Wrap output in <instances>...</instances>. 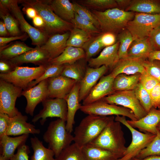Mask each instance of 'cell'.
<instances>
[{"label":"cell","instance_id":"cell-1","mask_svg":"<svg viewBox=\"0 0 160 160\" xmlns=\"http://www.w3.org/2000/svg\"><path fill=\"white\" fill-rule=\"evenodd\" d=\"M24 7L34 9L43 19L44 26L42 30L49 37L53 35L70 31L73 26L71 22L61 18L52 11L46 0H18Z\"/></svg>","mask_w":160,"mask_h":160},{"label":"cell","instance_id":"cell-2","mask_svg":"<svg viewBox=\"0 0 160 160\" xmlns=\"http://www.w3.org/2000/svg\"><path fill=\"white\" fill-rule=\"evenodd\" d=\"M121 124L114 120L111 121L89 144L111 153L119 159L121 158L127 147Z\"/></svg>","mask_w":160,"mask_h":160},{"label":"cell","instance_id":"cell-3","mask_svg":"<svg viewBox=\"0 0 160 160\" xmlns=\"http://www.w3.org/2000/svg\"><path fill=\"white\" fill-rule=\"evenodd\" d=\"M114 119L113 116H105L88 115L81 120L75 129L74 143L81 148L90 144Z\"/></svg>","mask_w":160,"mask_h":160},{"label":"cell","instance_id":"cell-4","mask_svg":"<svg viewBox=\"0 0 160 160\" xmlns=\"http://www.w3.org/2000/svg\"><path fill=\"white\" fill-rule=\"evenodd\" d=\"M92 12L98 21L100 30L103 32L119 33L126 28L128 23L134 17V12L117 8L104 11L92 10Z\"/></svg>","mask_w":160,"mask_h":160},{"label":"cell","instance_id":"cell-5","mask_svg":"<svg viewBox=\"0 0 160 160\" xmlns=\"http://www.w3.org/2000/svg\"><path fill=\"white\" fill-rule=\"evenodd\" d=\"M43 138L48 144V148L54 152L55 158L73 141V136L66 129V121L59 118L49 123Z\"/></svg>","mask_w":160,"mask_h":160},{"label":"cell","instance_id":"cell-6","mask_svg":"<svg viewBox=\"0 0 160 160\" xmlns=\"http://www.w3.org/2000/svg\"><path fill=\"white\" fill-rule=\"evenodd\" d=\"M18 0H0V4L7 8L17 20L20 30L30 38L32 44L41 47L49 37L44 31L33 27L25 19L18 5Z\"/></svg>","mask_w":160,"mask_h":160},{"label":"cell","instance_id":"cell-7","mask_svg":"<svg viewBox=\"0 0 160 160\" xmlns=\"http://www.w3.org/2000/svg\"><path fill=\"white\" fill-rule=\"evenodd\" d=\"M48 64L31 67L17 66L9 73H0V79L25 90L44 74Z\"/></svg>","mask_w":160,"mask_h":160},{"label":"cell","instance_id":"cell-8","mask_svg":"<svg viewBox=\"0 0 160 160\" xmlns=\"http://www.w3.org/2000/svg\"><path fill=\"white\" fill-rule=\"evenodd\" d=\"M160 25V14L138 13L127 23L126 28L132 34L134 41L148 38L152 31Z\"/></svg>","mask_w":160,"mask_h":160},{"label":"cell","instance_id":"cell-9","mask_svg":"<svg viewBox=\"0 0 160 160\" xmlns=\"http://www.w3.org/2000/svg\"><path fill=\"white\" fill-rule=\"evenodd\" d=\"M114 120L119 121L129 130L132 134V140L127 148L124 156L118 160H130L135 157L143 149L146 148L156 136L150 133H142L132 127L127 123L124 116H116Z\"/></svg>","mask_w":160,"mask_h":160},{"label":"cell","instance_id":"cell-10","mask_svg":"<svg viewBox=\"0 0 160 160\" xmlns=\"http://www.w3.org/2000/svg\"><path fill=\"white\" fill-rule=\"evenodd\" d=\"M102 100L108 103L131 110L137 120L144 117L147 113L136 97L134 90L114 92Z\"/></svg>","mask_w":160,"mask_h":160},{"label":"cell","instance_id":"cell-11","mask_svg":"<svg viewBox=\"0 0 160 160\" xmlns=\"http://www.w3.org/2000/svg\"><path fill=\"white\" fill-rule=\"evenodd\" d=\"M80 110L88 115L105 116L119 115L127 117L133 121L137 120L131 110L121 106L108 103L102 100L81 105Z\"/></svg>","mask_w":160,"mask_h":160},{"label":"cell","instance_id":"cell-12","mask_svg":"<svg viewBox=\"0 0 160 160\" xmlns=\"http://www.w3.org/2000/svg\"><path fill=\"white\" fill-rule=\"evenodd\" d=\"M23 90L0 79V113L6 114L11 118L17 114L19 111L15 106L16 101L21 96Z\"/></svg>","mask_w":160,"mask_h":160},{"label":"cell","instance_id":"cell-13","mask_svg":"<svg viewBox=\"0 0 160 160\" xmlns=\"http://www.w3.org/2000/svg\"><path fill=\"white\" fill-rule=\"evenodd\" d=\"M43 108L35 115L32 122L35 123L39 119L43 125L48 117H57L66 121L67 114V105L65 100L63 98H48L43 101Z\"/></svg>","mask_w":160,"mask_h":160},{"label":"cell","instance_id":"cell-14","mask_svg":"<svg viewBox=\"0 0 160 160\" xmlns=\"http://www.w3.org/2000/svg\"><path fill=\"white\" fill-rule=\"evenodd\" d=\"M21 95L24 96L27 101L25 112L33 116L36 106L48 98L47 79L33 87L23 90Z\"/></svg>","mask_w":160,"mask_h":160},{"label":"cell","instance_id":"cell-15","mask_svg":"<svg viewBox=\"0 0 160 160\" xmlns=\"http://www.w3.org/2000/svg\"><path fill=\"white\" fill-rule=\"evenodd\" d=\"M47 81L48 98L64 99L77 82L62 75L49 78Z\"/></svg>","mask_w":160,"mask_h":160},{"label":"cell","instance_id":"cell-16","mask_svg":"<svg viewBox=\"0 0 160 160\" xmlns=\"http://www.w3.org/2000/svg\"><path fill=\"white\" fill-rule=\"evenodd\" d=\"M119 42L105 47L97 57L92 58L87 61L89 67L98 68L104 65L108 68H113L119 60L118 50Z\"/></svg>","mask_w":160,"mask_h":160},{"label":"cell","instance_id":"cell-17","mask_svg":"<svg viewBox=\"0 0 160 160\" xmlns=\"http://www.w3.org/2000/svg\"><path fill=\"white\" fill-rule=\"evenodd\" d=\"M108 68L104 65L98 68L87 67L85 75L79 82L80 102L86 97L98 81L105 73Z\"/></svg>","mask_w":160,"mask_h":160},{"label":"cell","instance_id":"cell-18","mask_svg":"<svg viewBox=\"0 0 160 160\" xmlns=\"http://www.w3.org/2000/svg\"><path fill=\"white\" fill-rule=\"evenodd\" d=\"M114 78L110 74L103 76L99 82L92 89L83 100V105H86L101 100L113 92L112 86Z\"/></svg>","mask_w":160,"mask_h":160},{"label":"cell","instance_id":"cell-19","mask_svg":"<svg viewBox=\"0 0 160 160\" xmlns=\"http://www.w3.org/2000/svg\"><path fill=\"white\" fill-rule=\"evenodd\" d=\"M50 58L48 53L40 47L36 46L16 57L9 60L15 67L24 63H31L39 66L49 64Z\"/></svg>","mask_w":160,"mask_h":160},{"label":"cell","instance_id":"cell-20","mask_svg":"<svg viewBox=\"0 0 160 160\" xmlns=\"http://www.w3.org/2000/svg\"><path fill=\"white\" fill-rule=\"evenodd\" d=\"M127 123L134 128H137L140 131L156 135L157 126L160 122V109L152 107L147 115L136 121L127 120Z\"/></svg>","mask_w":160,"mask_h":160},{"label":"cell","instance_id":"cell-21","mask_svg":"<svg viewBox=\"0 0 160 160\" xmlns=\"http://www.w3.org/2000/svg\"><path fill=\"white\" fill-rule=\"evenodd\" d=\"M28 117L20 112L15 116L10 117L9 127L6 135L10 136L21 135L31 134H38L40 130L33 124L27 122Z\"/></svg>","mask_w":160,"mask_h":160},{"label":"cell","instance_id":"cell-22","mask_svg":"<svg viewBox=\"0 0 160 160\" xmlns=\"http://www.w3.org/2000/svg\"><path fill=\"white\" fill-rule=\"evenodd\" d=\"M144 60L128 57L119 59L110 74L115 78L121 73L127 75L141 74L145 71L143 64Z\"/></svg>","mask_w":160,"mask_h":160},{"label":"cell","instance_id":"cell-23","mask_svg":"<svg viewBox=\"0 0 160 160\" xmlns=\"http://www.w3.org/2000/svg\"><path fill=\"white\" fill-rule=\"evenodd\" d=\"M79 82H76L70 92L65 99L67 105V114L66 127L67 130L71 133L75 121V114L81 106L79 101Z\"/></svg>","mask_w":160,"mask_h":160},{"label":"cell","instance_id":"cell-24","mask_svg":"<svg viewBox=\"0 0 160 160\" xmlns=\"http://www.w3.org/2000/svg\"><path fill=\"white\" fill-rule=\"evenodd\" d=\"M70 35L68 31L52 35L40 47L48 53L51 60L54 59L62 54L67 47V41Z\"/></svg>","mask_w":160,"mask_h":160},{"label":"cell","instance_id":"cell-25","mask_svg":"<svg viewBox=\"0 0 160 160\" xmlns=\"http://www.w3.org/2000/svg\"><path fill=\"white\" fill-rule=\"evenodd\" d=\"M29 135V134H25L12 137L5 135L0 137V155L9 160L15 154V150L25 144Z\"/></svg>","mask_w":160,"mask_h":160},{"label":"cell","instance_id":"cell-26","mask_svg":"<svg viewBox=\"0 0 160 160\" xmlns=\"http://www.w3.org/2000/svg\"><path fill=\"white\" fill-rule=\"evenodd\" d=\"M85 57V51L82 48L67 46L62 54L57 57L50 60L49 63L57 65L71 64Z\"/></svg>","mask_w":160,"mask_h":160},{"label":"cell","instance_id":"cell-27","mask_svg":"<svg viewBox=\"0 0 160 160\" xmlns=\"http://www.w3.org/2000/svg\"><path fill=\"white\" fill-rule=\"evenodd\" d=\"M54 12L62 19L71 22L75 12L73 3L68 0H46Z\"/></svg>","mask_w":160,"mask_h":160},{"label":"cell","instance_id":"cell-28","mask_svg":"<svg viewBox=\"0 0 160 160\" xmlns=\"http://www.w3.org/2000/svg\"><path fill=\"white\" fill-rule=\"evenodd\" d=\"M125 11L149 14H159L160 1L155 0H131Z\"/></svg>","mask_w":160,"mask_h":160},{"label":"cell","instance_id":"cell-29","mask_svg":"<svg viewBox=\"0 0 160 160\" xmlns=\"http://www.w3.org/2000/svg\"><path fill=\"white\" fill-rule=\"evenodd\" d=\"M140 73L127 75L121 73L114 79L112 86L113 92L134 90L139 82Z\"/></svg>","mask_w":160,"mask_h":160},{"label":"cell","instance_id":"cell-30","mask_svg":"<svg viewBox=\"0 0 160 160\" xmlns=\"http://www.w3.org/2000/svg\"><path fill=\"white\" fill-rule=\"evenodd\" d=\"M152 51L148 38L134 40L128 50L127 57L146 59Z\"/></svg>","mask_w":160,"mask_h":160},{"label":"cell","instance_id":"cell-31","mask_svg":"<svg viewBox=\"0 0 160 160\" xmlns=\"http://www.w3.org/2000/svg\"><path fill=\"white\" fill-rule=\"evenodd\" d=\"M85 160H118L116 156L107 151L88 144L81 148Z\"/></svg>","mask_w":160,"mask_h":160},{"label":"cell","instance_id":"cell-32","mask_svg":"<svg viewBox=\"0 0 160 160\" xmlns=\"http://www.w3.org/2000/svg\"><path fill=\"white\" fill-rule=\"evenodd\" d=\"M23 42L16 41L0 48V60H10L32 49Z\"/></svg>","mask_w":160,"mask_h":160},{"label":"cell","instance_id":"cell-33","mask_svg":"<svg viewBox=\"0 0 160 160\" xmlns=\"http://www.w3.org/2000/svg\"><path fill=\"white\" fill-rule=\"evenodd\" d=\"M30 141L33 151L31 160H56L54 158L55 154L53 151L45 147L37 137H31Z\"/></svg>","mask_w":160,"mask_h":160},{"label":"cell","instance_id":"cell-34","mask_svg":"<svg viewBox=\"0 0 160 160\" xmlns=\"http://www.w3.org/2000/svg\"><path fill=\"white\" fill-rule=\"evenodd\" d=\"M0 17L10 36H16L23 34L18 23L15 18L6 8L0 4Z\"/></svg>","mask_w":160,"mask_h":160},{"label":"cell","instance_id":"cell-35","mask_svg":"<svg viewBox=\"0 0 160 160\" xmlns=\"http://www.w3.org/2000/svg\"><path fill=\"white\" fill-rule=\"evenodd\" d=\"M76 62L71 64H65L61 75L80 82L85 75L87 68Z\"/></svg>","mask_w":160,"mask_h":160},{"label":"cell","instance_id":"cell-36","mask_svg":"<svg viewBox=\"0 0 160 160\" xmlns=\"http://www.w3.org/2000/svg\"><path fill=\"white\" fill-rule=\"evenodd\" d=\"M67 46L82 48L92 37L91 34L82 30L73 28L70 31Z\"/></svg>","mask_w":160,"mask_h":160},{"label":"cell","instance_id":"cell-37","mask_svg":"<svg viewBox=\"0 0 160 160\" xmlns=\"http://www.w3.org/2000/svg\"><path fill=\"white\" fill-rule=\"evenodd\" d=\"M117 38L119 42L118 50L119 59L127 58L128 50L134 41L133 36L130 32L126 28L119 33Z\"/></svg>","mask_w":160,"mask_h":160},{"label":"cell","instance_id":"cell-38","mask_svg":"<svg viewBox=\"0 0 160 160\" xmlns=\"http://www.w3.org/2000/svg\"><path fill=\"white\" fill-rule=\"evenodd\" d=\"M56 160H85L81 149L74 143L64 149Z\"/></svg>","mask_w":160,"mask_h":160},{"label":"cell","instance_id":"cell-39","mask_svg":"<svg viewBox=\"0 0 160 160\" xmlns=\"http://www.w3.org/2000/svg\"><path fill=\"white\" fill-rule=\"evenodd\" d=\"M152 155L160 156V132L158 129L156 136L152 142L135 158L143 159Z\"/></svg>","mask_w":160,"mask_h":160},{"label":"cell","instance_id":"cell-40","mask_svg":"<svg viewBox=\"0 0 160 160\" xmlns=\"http://www.w3.org/2000/svg\"><path fill=\"white\" fill-rule=\"evenodd\" d=\"M64 65L65 64L57 65L49 63L44 74L38 79L32 81L27 89L34 87L45 79L61 75Z\"/></svg>","mask_w":160,"mask_h":160},{"label":"cell","instance_id":"cell-41","mask_svg":"<svg viewBox=\"0 0 160 160\" xmlns=\"http://www.w3.org/2000/svg\"><path fill=\"white\" fill-rule=\"evenodd\" d=\"M73 27L84 31L89 33H100V30L91 22L79 16L75 12L74 18L71 21Z\"/></svg>","mask_w":160,"mask_h":160},{"label":"cell","instance_id":"cell-42","mask_svg":"<svg viewBox=\"0 0 160 160\" xmlns=\"http://www.w3.org/2000/svg\"><path fill=\"white\" fill-rule=\"evenodd\" d=\"M103 48L100 41L99 36L92 37L82 47L85 53L86 60L87 61Z\"/></svg>","mask_w":160,"mask_h":160},{"label":"cell","instance_id":"cell-43","mask_svg":"<svg viewBox=\"0 0 160 160\" xmlns=\"http://www.w3.org/2000/svg\"><path fill=\"white\" fill-rule=\"evenodd\" d=\"M136 97L148 113L153 107L149 93L139 82L134 90Z\"/></svg>","mask_w":160,"mask_h":160},{"label":"cell","instance_id":"cell-44","mask_svg":"<svg viewBox=\"0 0 160 160\" xmlns=\"http://www.w3.org/2000/svg\"><path fill=\"white\" fill-rule=\"evenodd\" d=\"M81 2L88 7L96 9H108L118 7L115 0H85Z\"/></svg>","mask_w":160,"mask_h":160},{"label":"cell","instance_id":"cell-45","mask_svg":"<svg viewBox=\"0 0 160 160\" xmlns=\"http://www.w3.org/2000/svg\"><path fill=\"white\" fill-rule=\"evenodd\" d=\"M73 3L75 12L81 17L91 22L100 30L99 23L92 12L76 2Z\"/></svg>","mask_w":160,"mask_h":160},{"label":"cell","instance_id":"cell-46","mask_svg":"<svg viewBox=\"0 0 160 160\" xmlns=\"http://www.w3.org/2000/svg\"><path fill=\"white\" fill-rule=\"evenodd\" d=\"M143 65L146 72L160 82V61L144 60Z\"/></svg>","mask_w":160,"mask_h":160},{"label":"cell","instance_id":"cell-47","mask_svg":"<svg viewBox=\"0 0 160 160\" xmlns=\"http://www.w3.org/2000/svg\"><path fill=\"white\" fill-rule=\"evenodd\" d=\"M139 82L150 93L153 87L160 82L145 71L140 74Z\"/></svg>","mask_w":160,"mask_h":160},{"label":"cell","instance_id":"cell-48","mask_svg":"<svg viewBox=\"0 0 160 160\" xmlns=\"http://www.w3.org/2000/svg\"><path fill=\"white\" fill-rule=\"evenodd\" d=\"M148 38L153 51L160 50V25L152 31Z\"/></svg>","mask_w":160,"mask_h":160},{"label":"cell","instance_id":"cell-49","mask_svg":"<svg viewBox=\"0 0 160 160\" xmlns=\"http://www.w3.org/2000/svg\"><path fill=\"white\" fill-rule=\"evenodd\" d=\"M100 42L103 47L110 46L115 44L117 37L115 33L111 32L104 33L99 35Z\"/></svg>","mask_w":160,"mask_h":160},{"label":"cell","instance_id":"cell-50","mask_svg":"<svg viewBox=\"0 0 160 160\" xmlns=\"http://www.w3.org/2000/svg\"><path fill=\"white\" fill-rule=\"evenodd\" d=\"M17 152L9 160H29L28 154L30 153L29 146L25 144L20 146Z\"/></svg>","mask_w":160,"mask_h":160},{"label":"cell","instance_id":"cell-51","mask_svg":"<svg viewBox=\"0 0 160 160\" xmlns=\"http://www.w3.org/2000/svg\"><path fill=\"white\" fill-rule=\"evenodd\" d=\"M153 107L160 108V82L156 85L150 92Z\"/></svg>","mask_w":160,"mask_h":160},{"label":"cell","instance_id":"cell-52","mask_svg":"<svg viewBox=\"0 0 160 160\" xmlns=\"http://www.w3.org/2000/svg\"><path fill=\"white\" fill-rule=\"evenodd\" d=\"M10 117L7 114L0 113V137L6 135L9 127Z\"/></svg>","mask_w":160,"mask_h":160},{"label":"cell","instance_id":"cell-53","mask_svg":"<svg viewBox=\"0 0 160 160\" xmlns=\"http://www.w3.org/2000/svg\"><path fill=\"white\" fill-rule=\"evenodd\" d=\"M29 37L28 35L25 33L19 36H10V37H0V48L4 47L7 45V44L12 41L20 40L24 41Z\"/></svg>","mask_w":160,"mask_h":160},{"label":"cell","instance_id":"cell-54","mask_svg":"<svg viewBox=\"0 0 160 160\" xmlns=\"http://www.w3.org/2000/svg\"><path fill=\"white\" fill-rule=\"evenodd\" d=\"M9 60H0V73L7 74L13 71L15 67Z\"/></svg>","mask_w":160,"mask_h":160},{"label":"cell","instance_id":"cell-55","mask_svg":"<svg viewBox=\"0 0 160 160\" xmlns=\"http://www.w3.org/2000/svg\"><path fill=\"white\" fill-rule=\"evenodd\" d=\"M32 20L33 23L35 27L42 30L44 26V23L41 17L37 15Z\"/></svg>","mask_w":160,"mask_h":160},{"label":"cell","instance_id":"cell-56","mask_svg":"<svg viewBox=\"0 0 160 160\" xmlns=\"http://www.w3.org/2000/svg\"><path fill=\"white\" fill-rule=\"evenodd\" d=\"M23 10L25 11L27 16L30 18L33 19L38 15L36 10L32 7H24Z\"/></svg>","mask_w":160,"mask_h":160},{"label":"cell","instance_id":"cell-57","mask_svg":"<svg viewBox=\"0 0 160 160\" xmlns=\"http://www.w3.org/2000/svg\"><path fill=\"white\" fill-rule=\"evenodd\" d=\"M147 59L150 61L154 60L160 61V50L152 51L149 54Z\"/></svg>","mask_w":160,"mask_h":160},{"label":"cell","instance_id":"cell-58","mask_svg":"<svg viewBox=\"0 0 160 160\" xmlns=\"http://www.w3.org/2000/svg\"><path fill=\"white\" fill-rule=\"evenodd\" d=\"M9 35L4 22L0 21V36L1 37H7Z\"/></svg>","mask_w":160,"mask_h":160},{"label":"cell","instance_id":"cell-59","mask_svg":"<svg viewBox=\"0 0 160 160\" xmlns=\"http://www.w3.org/2000/svg\"><path fill=\"white\" fill-rule=\"evenodd\" d=\"M118 6L122 8H126L128 7L130 4L131 0H115Z\"/></svg>","mask_w":160,"mask_h":160},{"label":"cell","instance_id":"cell-60","mask_svg":"<svg viewBox=\"0 0 160 160\" xmlns=\"http://www.w3.org/2000/svg\"><path fill=\"white\" fill-rule=\"evenodd\" d=\"M130 160H160V156H150L143 159H138L136 158H134Z\"/></svg>","mask_w":160,"mask_h":160},{"label":"cell","instance_id":"cell-61","mask_svg":"<svg viewBox=\"0 0 160 160\" xmlns=\"http://www.w3.org/2000/svg\"><path fill=\"white\" fill-rule=\"evenodd\" d=\"M0 160H7L3 156L0 155Z\"/></svg>","mask_w":160,"mask_h":160},{"label":"cell","instance_id":"cell-62","mask_svg":"<svg viewBox=\"0 0 160 160\" xmlns=\"http://www.w3.org/2000/svg\"><path fill=\"white\" fill-rule=\"evenodd\" d=\"M157 129L160 132V122L158 124L157 126Z\"/></svg>","mask_w":160,"mask_h":160},{"label":"cell","instance_id":"cell-63","mask_svg":"<svg viewBox=\"0 0 160 160\" xmlns=\"http://www.w3.org/2000/svg\"><path fill=\"white\" fill-rule=\"evenodd\" d=\"M159 109H160V108Z\"/></svg>","mask_w":160,"mask_h":160}]
</instances>
